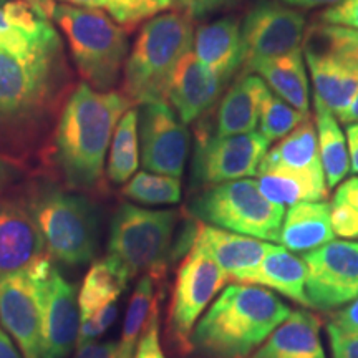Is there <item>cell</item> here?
Masks as SVG:
<instances>
[{"label":"cell","mask_w":358,"mask_h":358,"mask_svg":"<svg viewBox=\"0 0 358 358\" xmlns=\"http://www.w3.org/2000/svg\"><path fill=\"white\" fill-rule=\"evenodd\" d=\"M290 312L268 289L237 282L224 289L201 317L191 348L208 358H249Z\"/></svg>","instance_id":"1"},{"label":"cell","mask_w":358,"mask_h":358,"mask_svg":"<svg viewBox=\"0 0 358 358\" xmlns=\"http://www.w3.org/2000/svg\"><path fill=\"white\" fill-rule=\"evenodd\" d=\"M123 93L96 92L82 83L66 101L57 128V161L75 187H93L103 176L115 128L131 108Z\"/></svg>","instance_id":"2"},{"label":"cell","mask_w":358,"mask_h":358,"mask_svg":"<svg viewBox=\"0 0 358 358\" xmlns=\"http://www.w3.org/2000/svg\"><path fill=\"white\" fill-rule=\"evenodd\" d=\"M194 27L185 12H166L143 25L124 64V95L134 103H168V90L182 57L192 52Z\"/></svg>","instance_id":"3"},{"label":"cell","mask_w":358,"mask_h":358,"mask_svg":"<svg viewBox=\"0 0 358 358\" xmlns=\"http://www.w3.org/2000/svg\"><path fill=\"white\" fill-rule=\"evenodd\" d=\"M48 15L69 38L82 78L95 90L111 88L128 53V35L101 10L48 2Z\"/></svg>","instance_id":"4"},{"label":"cell","mask_w":358,"mask_h":358,"mask_svg":"<svg viewBox=\"0 0 358 358\" xmlns=\"http://www.w3.org/2000/svg\"><path fill=\"white\" fill-rule=\"evenodd\" d=\"M27 208L42 232L47 252L58 262L83 266L95 259L100 224L88 199L57 187H43L35 192Z\"/></svg>","instance_id":"5"},{"label":"cell","mask_w":358,"mask_h":358,"mask_svg":"<svg viewBox=\"0 0 358 358\" xmlns=\"http://www.w3.org/2000/svg\"><path fill=\"white\" fill-rule=\"evenodd\" d=\"M178 214L169 209H146L123 204L110 226L108 257L129 280L136 275L159 279L171 254Z\"/></svg>","instance_id":"6"},{"label":"cell","mask_w":358,"mask_h":358,"mask_svg":"<svg viewBox=\"0 0 358 358\" xmlns=\"http://www.w3.org/2000/svg\"><path fill=\"white\" fill-rule=\"evenodd\" d=\"M191 214L208 226L277 243L285 208L267 199L256 179L244 178L201 192L191 203Z\"/></svg>","instance_id":"7"},{"label":"cell","mask_w":358,"mask_h":358,"mask_svg":"<svg viewBox=\"0 0 358 358\" xmlns=\"http://www.w3.org/2000/svg\"><path fill=\"white\" fill-rule=\"evenodd\" d=\"M302 52L313 96L338 116L358 92V30L320 22L306 30Z\"/></svg>","instance_id":"8"},{"label":"cell","mask_w":358,"mask_h":358,"mask_svg":"<svg viewBox=\"0 0 358 358\" xmlns=\"http://www.w3.org/2000/svg\"><path fill=\"white\" fill-rule=\"evenodd\" d=\"M60 40L25 48L0 45V116L24 115L38 105L48 90Z\"/></svg>","instance_id":"9"},{"label":"cell","mask_w":358,"mask_h":358,"mask_svg":"<svg viewBox=\"0 0 358 358\" xmlns=\"http://www.w3.org/2000/svg\"><path fill=\"white\" fill-rule=\"evenodd\" d=\"M227 280L229 275L219 264L201 245L192 243L178 271L169 310L173 334L182 347L191 348V335L196 322L203 317L206 308Z\"/></svg>","instance_id":"10"},{"label":"cell","mask_w":358,"mask_h":358,"mask_svg":"<svg viewBox=\"0 0 358 358\" xmlns=\"http://www.w3.org/2000/svg\"><path fill=\"white\" fill-rule=\"evenodd\" d=\"M30 271L37 280L42 307L40 358H66L77 345L82 324L77 292L47 257Z\"/></svg>","instance_id":"11"},{"label":"cell","mask_w":358,"mask_h":358,"mask_svg":"<svg viewBox=\"0 0 358 358\" xmlns=\"http://www.w3.org/2000/svg\"><path fill=\"white\" fill-rule=\"evenodd\" d=\"M302 261L310 307L332 310L358 297V243L334 239L303 252Z\"/></svg>","instance_id":"12"},{"label":"cell","mask_w":358,"mask_h":358,"mask_svg":"<svg viewBox=\"0 0 358 358\" xmlns=\"http://www.w3.org/2000/svg\"><path fill=\"white\" fill-rule=\"evenodd\" d=\"M268 145L271 143L259 131L232 136H201L196 145L192 174L203 186L252 178L257 174Z\"/></svg>","instance_id":"13"},{"label":"cell","mask_w":358,"mask_h":358,"mask_svg":"<svg viewBox=\"0 0 358 358\" xmlns=\"http://www.w3.org/2000/svg\"><path fill=\"white\" fill-rule=\"evenodd\" d=\"M306 17L279 2H261L252 7L241 25L244 43V70L256 62L282 57L302 47Z\"/></svg>","instance_id":"14"},{"label":"cell","mask_w":358,"mask_h":358,"mask_svg":"<svg viewBox=\"0 0 358 358\" xmlns=\"http://www.w3.org/2000/svg\"><path fill=\"white\" fill-rule=\"evenodd\" d=\"M0 324L24 358L42 353V307L32 271L0 277Z\"/></svg>","instance_id":"15"},{"label":"cell","mask_w":358,"mask_h":358,"mask_svg":"<svg viewBox=\"0 0 358 358\" xmlns=\"http://www.w3.org/2000/svg\"><path fill=\"white\" fill-rule=\"evenodd\" d=\"M140 127L143 168L156 174L181 178L187 155V131L168 103H148Z\"/></svg>","instance_id":"16"},{"label":"cell","mask_w":358,"mask_h":358,"mask_svg":"<svg viewBox=\"0 0 358 358\" xmlns=\"http://www.w3.org/2000/svg\"><path fill=\"white\" fill-rule=\"evenodd\" d=\"M45 254L47 245L29 208L0 201V277L29 271Z\"/></svg>","instance_id":"17"},{"label":"cell","mask_w":358,"mask_h":358,"mask_svg":"<svg viewBox=\"0 0 358 358\" xmlns=\"http://www.w3.org/2000/svg\"><path fill=\"white\" fill-rule=\"evenodd\" d=\"M224 83L209 71L192 52L182 57L174 70L168 90V101L181 120V123H192L211 110L221 95Z\"/></svg>","instance_id":"18"},{"label":"cell","mask_w":358,"mask_h":358,"mask_svg":"<svg viewBox=\"0 0 358 358\" xmlns=\"http://www.w3.org/2000/svg\"><path fill=\"white\" fill-rule=\"evenodd\" d=\"M192 53L224 83L229 82L244 65V43L239 22L226 17L199 27L194 32Z\"/></svg>","instance_id":"19"},{"label":"cell","mask_w":358,"mask_h":358,"mask_svg":"<svg viewBox=\"0 0 358 358\" xmlns=\"http://www.w3.org/2000/svg\"><path fill=\"white\" fill-rule=\"evenodd\" d=\"M192 243L201 245L229 275V279L234 280L256 268L271 245L256 237L236 234L208 224L196 226Z\"/></svg>","instance_id":"20"},{"label":"cell","mask_w":358,"mask_h":358,"mask_svg":"<svg viewBox=\"0 0 358 358\" xmlns=\"http://www.w3.org/2000/svg\"><path fill=\"white\" fill-rule=\"evenodd\" d=\"M271 90L256 73H245L219 103L216 115V136H232L256 131L264 101Z\"/></svg>","instance_id":"21"},{"label":"cell","mask_w":358,"mask_h":358,"mask_svg":"<svg viewBox=\"0 0 358 358\" xmlns=\"http://www.w3.org/2000/svg\"><path fill=\"white\" fill-rule=\"evenodd\" d=\"M306 277L307 268L302 257L290 254L284 245L271 244L259 266L237 277L236 282L277 290L290 301L310 307L306 294Z\"/></svg>","instance_id":"22"},{"label":"cell","mask_w":358,"mask_h":358,"mask_svg":"<svg viewBox=\"0 0 358 358\" xmlns=\"http://www.w3.org/2000/svg\"><path fill=\"white\" fill-rule=\"evenodd\" d=\"M249 358H327L319 319L307 310H292Z\"/></svg>","instance_id":"23"},{"label":"cell","mask_w":358,"mask_h":358,"mask_svg":"<svg viewBox=\"0 0 358 358\" xmlns=\"http://www.w3.org/2000/svg\"><path fill=\"white\" fill-rule=\"evenodd\" d=\"M256 176L262 194L284 208L329 198V186L324 171H302L285 166L259 164Z\"/></svg>","instance_id":"24"},{"label":"cell","mask_w":358,"mask_h":358,"mask_svg":"<svg viewBox=\"0 0 358 358\" xmlns=\"http://www.w3.org/2000/svg\"><path fill=\"white\" fill-rule=\"evenodd\" d=\"M245 73L261 77L274 95L287 101L290 106L308 115L310 108V90L306 71V58L302 47L282 57L256 62Z\"/></svg>","instance_id":"25"},{"label":"cell","mask_w":358,"mask_h":358,"mask_svg":"<svg viewBox=\"0 0 358 358\" xmlns=\"http://www.w3.org/2000/svg\"><path fill=\"white\" fill-rule=\"evenodd\" d=\"M330 204L310 201L290 206L282 221L279 243L294 252H308L334 241Z\"/></svg>","instance_id":"26"},{"label":"cell","mask_w":358,"mask_h":358,"mask_svg":"<svg viewBox=\"0 0 358 358\" xmlns=\"http://www.w3.org/2000/svg\"><path fill=\"white\" fill-rule=\"evenodd\" d=\"M313 105H315V128L317 138H319L322 168L325 173L327 186L330 189V187L338 186L340 181L350 171L348 145L334 111L317 96H313Z\"/></svg>","instance_id":"27"},{"label":"cell","mask_w":358,"mask_h":358,"mask_svg":"<svg viewBox=\"0 0 358 358\" xmlns=\"http://www.w3.org/2000/svg\"><path fill=\"white\" fill-rule=\"evenodd\" d=\"M261 164L302 169V171H324L317 128L310 116H307L287 136H284L274 148H271L262 158Z\"/></svg>","instance_id":"28"},{"label":"cell","mask_w":358,"mask_h":358,"mask_svg":"<svg viewBox=\"0 0 358 358\" xmlns=\"http://www.w3.org/2000/svg\"><path fill=\"white\" fill-rule=\"evenodd\" d=\"M129 279L127 274L118 267L113 259L105 257L96 264H93L88 274L85 275L78 294V307L82 322L108 303H113L124 292Z\"/></svg>","instance_id":"29"},{"label":"cell","mask_w":358,"mask_h":358,"mask_svg":"<svg viewBox=\"0 0 358 358\" xmlns=\"http://www.w3.org/2000/svg\"><path fill=\"white\" fill-rule=\"evenodd\" d=\"M138 111L129 108L116 124L110 143L108 178L115 185H127L140 164V136H138Z\"/></svg>","instance_id":"30"},{"label":"cell","mask_w":358,"mask_h":358,"mask_svg":"<svg viewBox=\"0 0 358 358\" xmlns=\"http://www.w3.org/2000/svg\"><path fill=\"white\" fill-rule=\"evenodd\" d=\"M155 306V282L150 275H143L138 280L136 287L133 290L131 301L128 303L122 338H120V347L128 358H134L138 340H140L143 330L146 329Z\"/></svg>","instance_id":"31"},{"label":"cell","mask_w":358,"mask_h":358,"mask_svg":"<svg viewBox=\"0 0 358 358\" xmlns=\"http://www.w3.org/2000/svg\"><path fill=\"white\" fill-rule=\"evenodd\" d=\"M70 6L106 12L116 24L133 29L173 6V0H62Z\"/></svg>","instance_id":"32"},{"label":"cell","mask_w":358,"mask_h":358,"mask_svg":"<svg viewBox=\"0 0 358 358\" xmlns=\"http://www.w3.org/2000/svg\"><path fill=\"white\" fill-rule=\"evenodd\" d=\"M123 194L141 204H176L181 199V181L166 174L141 171L124 185Z\"/></svg>","instance_id":"33"},{"label":"cell","mask_w":358,"mask_h":358,"mask_svg":"<svg viewBox=\"0 0 358 358\" xmlns=\"http://www.w3.org/2000/svg\"><path fill=\"white\" fill-rule=\"evenodd\" d=\"M307 116L271 92L267 100L264 101L261 118H259V133L268 143L279 141L287 136L295 127H299Z\"/></svg>","instance_id":"34"},{"label":"cell","mask_w":358,"mask_h":358,"mask_svg":"<svg viewBox=\"0 0 358 358\" xmlns=\"http://www.w3.org/2000/svg\"><path fill=\"white\" fill-rule=\"evenodd\" d=\"M330 221L335 236L358 239V176L348 178L337 187L330 204Z\"/></svg>","instance_id":"35"},{"label":"cell","mask_w":358,"mask_h":358,"mask_svg":"<svg viewBox=\"0 0 358 358\" xmlns=\"http://www.w3.org/2000/svg\"><path fill=\"white\" fill-rule=\"evenodd\" d=\"M116 315H118V307H116V302H113L100 308V310H98L95 315L90 317L88 320L82 322V324H80L77 345L82 347L87 345V343L96 342V338L101 337V335L115 324Z\"/></svg>","instance_id":"36"},{"label":"cell","mask_w":358,"mask_h":358,"mask_svg":"<svg viewBox=\"0 0 358 358\" xmlns=\"http://www.w3.org/2000/svg\"><path fill=\"white\" fill-rule=\"evenodd\" d=\"M134 358H166L159 343V313L158 306H155L148 320L146 329L143 330L140 340H138Z\"/></svg>","instance_id":"37"},{"label":"cell","mask_w":358,"mask_h":358,"mask_svg":"<svg viewBox=\"0 0 358 358\" xmlns=\"http://www.w3.org/2000/svg\"><path fill=\"white\" fill-rule=\"evenodd\" d=\"M320 22L358 30V0H340L320 13Z\"/></svg>","instance_id":"38"},{"label":"cell","mask_w":358,"mask_h":358,"mask_svg":"<svg viewBox=\"0 0 358 358\" xmlns=\"http://www.w3.org/2000/svg\"><path fill=\"white\" fill-rule=\"evenodd\" d=\"M332 358H358V334H350L338 329L330 322L327 325Z\"/></svg>","instance_id":"39"},{"label":"cell","mask_w":358,"mask_h":358,"mask_svg":"<svg viewBox=\"0 0 358 358\" xmlns=\"http://www.w3.org/2000/svg\"><path fill=\"white\" fill-rule=\"evenodd\" d=\"M236 0H173V6L185 12L191 19H201L209 13L219 10V8L231 6Z\"/></svg>","instance_id":"40"},{"label":"cell","mask_w":358,"mask_h":358,"mask_svg":"<svg viewBox=\"0 0 358 358\" xmlns=\"http://www.w3.org/2000/svg\"><path fill=\"white\" fill-rule=\"evenodd\" d=\"M73 358H128L120 342H92L78 347Z\"/></svg>","instance_id":"41"},{"label":"cell","mask_w":358,"mask_h":358,"mask_svg":"<svg viewBox=\"0 0 358 358\" xmlns=\"http://www.w3.org/2000/svg\"><path fill=\"white\" fill-rule=\"evenodd\" d=\"M332 324L345 332L358 334V297L350 302V306L335 313Z\"/></svg>","instance_id":"42"},{"label":"cell","mask_w":358,"mask_h":358,"mask_svg":"<svg viewBox=\"0 0 358 358\" xmlns=\"http://www.w3.org/2000/svg\"><path fill=\"white\" fill-rule=\"evenodd\" d=\"M347 145L350 156V169L358 174V122L347 127Z\"/></svg>","instance_id":"43"},{"label":"cell","mask_w":358,"mask_h":358,"mask_svg":"<svg viewBox=\"0 0 358 358\" xmlns=\"http://www.w3.org/2000/svg\"><path fill=\"white\" fill-rule=\"evenodd\" d=\"M0 358H24L19 347L10 338V335L6 332L2 324H0Z\"/></svg>","instance_id":"44"},{"label":"cell","mask_w":358,"mask_h":358,"mask_svg":"<svg viewBox=\"0 0 358 358\" xmlns=\"http://www.w3.org/2000/svg\"><path fill=\"white\" fill-rule=\"evenodd\" d=\"M17 176H19V168L13 163H10V161L3 159L2 156H0V191L10 185Z\"/></svg>","instance_id":"45"},{"label":"cell","mask_w":358,"mask_h":358,"mask_svg":"<svg viewBox=\"0 0 358 358\" xmlns=\"http://www.w3.org/2000/svg\"><path fill=\"white\" fill-rule=\"evenodd\" d=\"M280 3L287 7L297 8H317V7H330L338 3L340 0H279Z\"/></svg>","instance_id":"46"},{"label":"cell","mask_w":358,"mask_h":358,"mask_svg":"<svg viewBox=\"0 0 358 358\" xmlns=\"http://www.w3.org/2000/svg\"><path fill=\"white\" fill-rule=\"evenodd\" d=\"M337 118L340 123H345V124H352V123L358 122V92H357V95L353 96L350 105H348L347 108L337 116Z\"/></svg>","instance_id":"47"}]
</instances>
